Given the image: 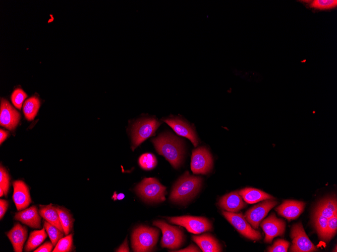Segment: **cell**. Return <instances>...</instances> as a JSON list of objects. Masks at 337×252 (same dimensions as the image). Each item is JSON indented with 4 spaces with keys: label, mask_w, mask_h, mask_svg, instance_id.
Listing matches in <instances>:
<instances>
[{
    "label": "cell",
    "mask_w": 337,
    "mask_h": 252,
    "mask_svg": "<svg viewBox=\"0 0 337 252\" xmlns=\"http://www.w3.org/2000/svg\"><path fill=\"white\" fill-rule=\"evenodd\" d=\"M157 152L163 155L175 168L182 162L184 147L181 140L168 133H162L152 140Z\"/></svg>",
    "instance_id": "6da1fadb"
},
{
    "label": "cell",
    "mask_w": 337,
    "mask_h": 252,
    "mask_svg": "<svg viewBox=\"0 0 337 252\" xmlns=\"http://www.w3.org/2000/svg\"><path fill=\"white\" fill-rule=\"evenodd\" d=\"M202 183L201 177L191 176L188 172H186L174 185L170 195V200L176 203L189 201L197 195Z\"/></svg>",
    "instance_id": "7a4b0ae2"
},
{
    "label": "cell",
    "mask_w": 337,
    "mask_h": 252,
    "mask_svg": "<svg viewBox=\"0 0 337 252\" xmlns=\"http://www.w3.org/2000/svg\"><path fill=\"white\" fill-rule=\"evenodd\" d=\"M337 212L336 198L326 197L316 206L313 214V223L319 237L323 240L328 219Z\"/></svg>",
    "instance_id": "3957f363"
},
{
    "label": "cell",
    "mask_w": 337,
    "mask_h": 252,
    "mask_svg": "<svg viewBox=\"0 0 337 252\" xmlns=\"http://www.w3.org/2000/svg\"><path fill=\"white\" fill-rule=\"evenodd\" d=\"M159 231L156 228L140 226L132 234V246L134 251H150L156 245Z\"/></svg>",
    "instance_id": "277c9868"
},
{
    "label": "cell",
    "mask_w": 337,
    "mask_h": 252,
    "mask_svg": "<svg viewBox=\"0 0 337 252\" xmlns=\"http://www.w3.org/2000/svg\"><path fill=\"white\" fill-rule=\"evenodd\" d=\"M137 193L145 201L159 202L165 200L166 187L155 178L144 179L136 187Z\"/></svg>",
    "instance_id": "5b68a950"
},
{
    "label": "cell",
    "mask_w": 337,
    "mask_h": 252,
    "mask_svg": "<svg viewBox=\"0 0 337 252\" xmlns=\"http://www.w3.org/2000/svg\"><path fill=\"white\" fill-rule=\"evenodd\" d=\"M154 118H145L136 122L132 129V149L134 150L148 137L153 135L160 125Z\"/></svg>",
    "instance_id": "8992f818"
},
{
    "label": "cell",
    "mask_w": 337,
    "mask_h": 252,
    "mask_svg": "<svg viewBox=\"0 0 337 252\" xmlns=\"http://www.w3.org/2000/svg\"><path fill=\"white\" fill-rule=\"evenodd\" d=\"M153 224L159 227L162 231V247L173 249L182 246L184 241V236L183 232L179 228L171 226L162 220H156Z\"/></svg>",
    "instance_id": "52a82bcc"
},
{
    "label": "cell",
    "mask_w": 337,
    "mask_h": 252,
    "mask_svg": "<svg viewBox=\"0 0 337 252\" xmlns=\"http://www.w3.org/2000/svg\"><path fill=\"white\" fill-rule=\"evenodd\" d=\"M167 220L170 223L183 226L188 232L196 234L211 231L212 228L210 221L203 217L188 215L168 217Z\"/></svg>",
    "instance_id": "ba28073f"
},
{
    "label": "cell",
    "mask_w": 337,
    "mask_h": 252,
    "mask_svg": "<svg viewBox=\"0 0 337 252\" xmlns=\"http://www.w3.org/2000/svg\"><path fill=\"white\" fill-rule=\"evenodd\" d=\"M213 159L209 151L205 147L197 148L192 151L191 169L195 174H207L212 169Z\"/></svg>",
    "instance_id": "9c48e42d"
},
{
    "label": "cell",
    "mask_w": 337,
    "mask_h": 252,
    "mask_svg": "<svg viewBox=\"0 0 337 252\" xmlns=\"http://www.w3.org/2000/svg\"><path fill=\"white\" fill-rule=\"evenodd\" d=\"M222 214L227 220L243 236L253 240H258L262 237L260 233L253 228L241 213L225 211Z\"/></svg>",
    "instance_id": "30bf717a"
},
{
    "label": "cell",
    "mask_w": 337,
    "mask_h": 252,
    "mask_svg": "<svg viewBox=\"0 0 337 252\" xmlns=\"http://www.w3.org/2000/svg\"><path fill=\"white\" fill-rule=\"evenodd\" d=\"M291 237L292 245L290 249L293 252H311L317 250L316 247L309 239L303 228L301 223L293 225Z\"/></svg>",
    "instance_id": "8fae6325"
},
{
    "label": "cell",
    "mask_w": 337,
    "mask_h": 252,
    "mask_svg": "<svg viewBox=\"0 0 337 252\" xmlns=\"http://www.w3.org/2000/svg\"><path fill=\"white\" fill-rule=\"evenodd\" d=\"M277 204V202L273 199L266 200L247 211L245 218L254 229H257L262 219Z\"/></svg>",
    "instance_id": "7c38bea8"
},
{
    "label": "cell",
    "mask_w": 337,
    "mask_h": 252,
    "mask_svg": "<svg viewBox=\"0 0 337 252\" xmlns=\"http://www.w3.org/2000/svg\"><path fill=\"white\" fill-rule=\"evenodd\" d=\"M260 226L265 234L264 241L267 243H270L275 237L283 235L286 228L285 221L277 218L274 213L262 221Z\"/></svg>",
    "instance_id": "4fadbf2b"
},
{
    "label": "cell",
    "mask_w": 337,
    "mask_h": 252,
    "mask_svg": "<svg viewBox=\"0 0 337 252\" xmlns=\"http://www.w3.org/2000/svg\"><path fill=\"white\" fill-rule=\"evenodd\" d=\"M21 118L20 114L4 99H2L0 108V124L13 130L17 126Z\"/></svg>",
    "instance_id": "5bb4252c"
},
{
    "label": "cell",
    "mask_w": 337,
    "mask_h": 252,
    "mask_svg": "<svg viewBox=\"0 0 337 252\" xmlns=\"http://www.w3.org/2000/svg\"><path fill=\"white\" fill-rule=\"evenodd\" d=\"M179 135L189 139L194 146L198 144V140L193 129L186 122L177 118L163 119Z\"/></svg>",
    "instance_id": "9a60e30c"
},
{
    "label": "cell",
    "mask_w": 337,
    "mask_h": 252,
    "mask_svg": "<svg viewBox=\"0 0 337 252\" xmlns=\"http://www.w3.org/2000/svg\"><path fill=\"white\" fill-rule=\"evenodd\" d=\"M13 199L17 209L20 211L28 207L31 202L29 189L27 185L21 180L13 182Z\"/></svg>",
    "instance_id": "2e32d148"
},
{
    "label": "cell",
    "mask_w": 337,
    "mask_h": 252,
    "mask_svg": "<svg viewBox=\"0 0 337 252\" xmlns=\"http://www.w3.org/2000/svg\"><path fill=\"white\" fill-rule=\"evenodd\" d=\"M305 203L295 200H285L276 208L277 213L288 220L298 218L303 212Z\"/></svg>",
    "instance_id": "e0dca14e"
},
{
    "label": "cell",
    "mask_w": 337,
    "mask_h": 252,
    "mask_svg": "<svg viewBox=\"0 0 337 252\" xmlns=\"http://www.w3.org/2000/svg\"><path fill=\"white\" fill-rule=\"evenodd\" d=\"M218 205L228 212L236 213L246 206L239 192L234 191L220 198Z\"/></svg>",
    "instance_id": "ac0fdd59"
},
{
    "label": "cell",
    "mask_w": 337,
    "mask_h": 252,
    "mask_svg": "<svg viewBox=\"0 0 337 252\" xmlns=\"http://www.w3.org/2000/svg\"><path fill=\"white\" fill-rule=\"evenodd\" d=\"M14 219L33 228H40L41 227V216L38 214L36 206H32L17 212Z\"/></svg>",
    "instance_id": "d6986e66"
},
{
    "label": "cell",
    "mask_w": 337,
    "mask_h": 252,
    "mask_svg": "<svg viewBox=\"0 0 337 252\" xmlns=\"http://www.w3.org/2000/svg\"><path fill=\"white\" fill-rule=\"evenodd\" d=\"M27 229L19 223L15 224L13 227L7 233L15 252H21L27 236Z\"/></svg>",
    "instance_id": "ffe728a7"
},
{
    "label": "cell",
    "mask_w": 337,
    "mask_h": 252,
    "mask_svg": "<svg viewBox=\"0 0 337 252\" xmlns=\"http://www.w3.org/2000/svg\"><path fill=\"white\" fill-rule=\"evenodd\" d=\"M192 238L204 252H219L222 250L217 240L210 234L193 235Z\"/></svg>",
    "instance_id": "44dd1931"
},
{
    "label": "cell",
    "mask_w": 337,
    "mask_h": 252,
    "mask_svg": "<svg viewBox=\"0 0 337 252\" xmlns=\"http://www.w3.org/2000/svg\"><path fill=\"white\" fill-rule=\"evenodd\" d=\"M239 193L244 200L249 204L274 199L271 195L261 190L252 188H244L239 191Z\"/></svg>",
    "instance_id": "7402d4cb"
},
{
    "label": "cell",
    "mask_w": 337,
    "mask_h": 252,
    "mask_svg": "<svg viewBox=\"0 0 337 252\" xmlns=\"http://www.w3.org/2000/svg\"><path fill=\"white\" fill-rule=\"evenodd\" d=\"M39 213L46 221L64 232L55 206H53L51 204L47 205H40Z\"/></svg>",
    "instance_id": "603a6c76"
},
{
    "label": "cell",
    "mask_w": 337,
    "mask_h": 252,
    "mask_svg": "<svg viewBox=\"0 0 337 252\" xmlns=\"http://www.w3.org/2000/svg\"><path fill=\"white\" fill-rule=\"evenodd\" d=\"M44 227L41 230H34L30 232L25 246V251H30L41 244L46 238L47 235Z\"/></svg>",
    "instance_id": "cb8c5ba5"
},
{
    "label": "cell",
    "mask_w": 337,
    "mask_h": 252,
    "mask_svg": "<svg viewBox=\"0 0 337 252\" xmlns=\"http://www.w3.org/2000/svg\"><path fill=\"white\" fill-rule=\"evenodd\" d=\"M40 107V101L36 97L28 99L24 103L23 111L26 118L31 121L36 116Z\"/></svg>",
    "instance_id": "d4e9b609"
},
{
    "label": "cell",
    "mask_w": 337,
    "mask_h": 252,
    "mask_svg": "<svg viewBox=\"0 0 337 252\" xmlns=\"http://www.w3.org/2000/svg\"><path fill=\"white\" fill-rule=\"evenodd\" d=\"M59 213L60 219L65 235H68L71 231L74 219L70 211L61 206H55Z\"/></svg>",
    "instance_id": "484cf974"
},
{
    "label": "cell",
    "mask_w": 337,
    "mask_h": 252,
    "mask_svg": "<svg viewBox=\"0 0 337 252\" xmlns=\"http://www.w3.org/2000/svg\"><path fill=\"white\" fill-rule=\"evenodd\" d=\"M44 227L47 233L51 242L55 246L58 241L63 237L64 232L46 221L44 222Z\"/></svg>",
    "instance_id": "4316f807"
},
{
    "label": "cell",
    "mask_w": 337,
    "mask_h": 252,
    "mask_svg": "<svg viewBox=\"0 0 337 252\" xmlns=\"http://www.w3.org/2000/svg\"><path fill=\"white\" fill-rule=\"evenodd\" d=\"M139 164L143 169L150 171L156 166L157 159L154 154L150 153H146L140 156Z\"/></svg>",
    "instance_id": "83f0119b"
},
{
    "label": "cell",
    "mask_w": 337,
    "mask_h": 252,
    "mask_svg": "<svg viewBox=\"0 0 337 252\" xmlns=\"http://www.w3.org/2000/svg\"><path fill=\"white\" fill-rule=\"evenodd\" d=\"M73 248V235H67L62 238L55 245L52 251L53 252H69Z\"/></svg>",
    "instance_id": "f1b7e54d"
},
{
    "label": "cell",
    "mask_w": 337,
    "mask_h": 252,
    "mask_svg": "<svg viewBox=\"0 0 337 252\" xmlns=\"http://www.w3.org/2000/svg\"><path fill=\"white\" fill-rule=\"evenodd\" d=\"M337 229V212L328 220L323 240L329 241L335 234Z\"/></svg>",
    "instance_id": "f546056e"
},
{
    "label": "cell",
    "mask_w": 337,
    "mask_h": 252,
    "mask_svg": "<svg viewBox=\"0 0 337 252\" xmlns=\"http://www.w3.org/2000/svg\"><path fill=\"white\" fill-rule=\"evenodd\" d=\"M27 97L26 93L23 90L21 89H17L12 93L11 99L14 106L20 110Z\"/></svg>",
    "instance_id": "4dcf8cb0"
},
{
    "label": "cell",
    "mask_w": 337,
    "mask_h": 252,
    "mask_svg": "<svg viewBox=\"0 0 337 252\" xmlns=\"http://www.w3.org/2000/svg\"><path fill=\"white\" fill-rule=\"evenodd\" d=\"M10 185V177L6 169L1 166L0 167V187L2 188L6 196L8 195Z\"/></svg>",
    "instance_id": "1f68e13d"
},
{
    "label": "cell",
    "mask_w": 337,
    "mask_h": 252,
    "mask_svg": "<svg viewBox=\"0 0 337 252\" xmlns=\"http://www.w3.org/2000/svg\"><path fill=\"white\" fill-rule=\"evenodd\" d=\"M336 0H315L312 1L310 6L311 7L319 10H326L333 8L336 7Z\"/></svg>",
    "instance_id": "d6a6232c"
},
{
    "label": "cell",
    "mask_w": 337,
    "mask_h": 252,
    "mask_svg": "<svg viewBox=\"0 0 337 252\" xmlns=\"http://www.w3.org/2000/svg\"><path fill=\"white\" fill-rule=\"evenodd\" d=\"M290 243L283 239H277L272 246L267 249L268 252H287L289 247Z\"/></svg>",
    "instance_id": "836d02e7"
},
{
    "label": "cell",
    "mask_w": 337,
    "mask_h": 252,
    "mask_svg": "<svg viewBox=\"0 0 337 252\" xmlns=\"http://www.w3.org/2000/svg\"><path fill=\"white\" fill-rule=\"evenodd\" d=\"M53 245L52 242L47 241L36 249L34 252H50L51 251Z\"/></svg>",
    "instance_id": "e575fe53"
},
{
    "label": "cell",
    "mask_w": 337,
    "mask_h": 252,
    "mask_svg": "<svg viewBox=\"0 0 337 252\" xmlns=\"http://www.w3.org/2000/svg\"><path fill=\"white\" fill-rule=\"evenodd\" d=\"M9 206L8 202L4 199H0V218L2 219L5 214Z\"/></svg>",
    "instance_id": "d590c367"
},
{
    "label": "cell",
    "mask_w": 337,
    "mask_h": 252,
    "mask_svg": "<svg viewBox=\"0 0 337 252\" xmlns=\"http://www.w3.org/2000/svg\"><path fill=\"white\" fill-rule=\"evenodd\" d=\"M181 251V252H190V251H197L199 252L200 251V250L196 247L195 245L194 244H191L186 248L179 250H176V251Z\"/></svg>",
    "instance_id": "8d00e7d4"
},
{
    "label": "cell",
    "mask_w": 337,
    "mask_h": 252,
    "mask_svg": "<svg viewBox=\"0 0 337 252\" xmlns=\"http://www.w3.org/2000/svg\"><path fill=\"white\" fill-rule=\"evenodd\" d=\"M129 248L128 247L127 240L125 239L123 244L116 250V251H129Z\"/></svg>",
    "instance_id": "74e56055"
},
{
    "label": "cell",
    "mask_w": 337,
    "mask_h": 252,
    "mask_svg": "<svg viewBox=\"0 0 337 252\" xmlns=\"http://www.w3.org/2000/svg\"><path fill=\"white\" fill-rule=\"evenodd\" d=\"M9 135V132L1 129L0 130V143L1 144L6 139Z\"/></svg>",
    "instance_id": "f35d334b"
},
{
    "label": "cell",
    "mask_w": 337,
    "mask_h": 252,
    "mask_svg": "<svg viewBox=\"0 0 337 252\" xmlns=\"http://www.w3.org/2000/svg\"><path fill=\"white\" fill-rule=\"evenodd\" d=\"M124 197H125V195L123 193H120V194H116V193H115V194L113 195L112 198L115 200H122L123 199H124Z\"/></svg>",
    "instance_id": "ab89813d"
},
{
    "label": "cell",
    "mask_w": 337,
    "mask_h": 252,
    "mask_svg": "<svg viewBox=\"0 0 337 252\" xmlns=\"http://www.w3.org/2000/svg\"><path fill=\"white\" fill-rule=\"evenodd\" d=\"M4 195H5V194H4V192L3 190L2 189V188H1L0 187V196H1V197H2V196H4Z\"/></svg>",
    "instance_id": "60d3db41"
}]
</instances>
